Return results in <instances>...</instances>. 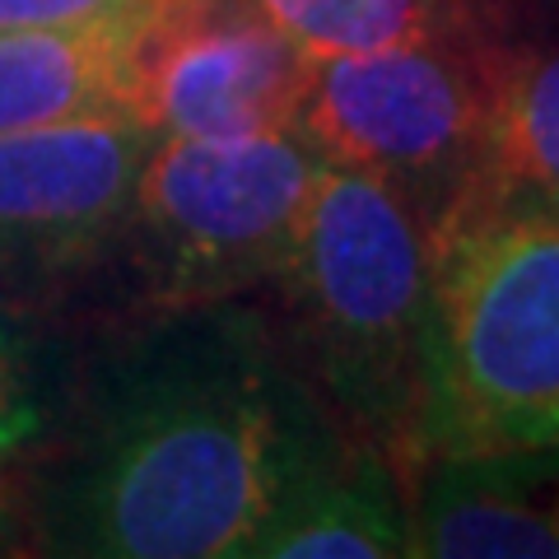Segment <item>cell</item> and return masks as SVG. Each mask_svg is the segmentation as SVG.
<instances>
[{"label": "cell", "instance_id": "obj_4", "mask_svg": "<svg viewBox=\"0 0 559 559\" xmlns=\"http://www.w3.org/2000/svg\"><path fill=\"white\" fill-rule=\"evenodd\" d=\"M318 168V150L294 127L159 135L103 252L121 275L131 312L154 318L219 304L275 280Z\"/></svg>", "mask_w": 559, "mask_h": 559}, {"label": "cell", "instance_id": "obj_10", "mask_svg": "<svg viewBox=\"0 0 559 559\" xmlns=\"http://www.w3.org/2000/svg\"><path fill=\"white\" fill-rule=\"evenodd\" d=\"M127 38L131 24L5 28L0 33V135L131 112Z\"/></svg>", "mask_w": 559, "mask_h": 559}, {"label": "cell", "instance_id": "obj_6", "mask_svg": "<svg viewBox=\"0 0 559 559\" xmlns=\"http://www.w3.org/2000/svg\"><path fill=\"white\" fill-rule=\"evenodd\" d=\"M131 112L159 135L289 131L312 75L252 0H145L131 20Z\"/></svg>", "mask_w": 559, "mask_h": 559}, {"label": "cell", "instance_id": "obj_7", "mask_svg": "<svg viewBox=\"0 0 559 559\" xmlns=\"http://www.w3.org/2000/svg\"><path fill=\"white\" fill-rule=\"evenodd\" d=\"M159 131L131 112L0 135V285L33 294L94 271Z\"/></svg>", "mask_w": 559, "mask_h": 559}, {"label": "cell", "instance_id": "obj_11", "mask_svg": "<svg viewBox=\"0 0 559 559\" xmlns=\"http://www.w3.org/2000/svg\"><path fill=\"white\" fill-rule=\"evenodd\" d=\"M312 61L480 33L471 0H252Z\"/></svg>", "mask_w": 559, "mask_h": 559}, {"label": "cell", "instance_id": "obj_8", "mask_svg": "<svg viewBox=\"0 0 559 559\" xmlns=\"http://www.w3.org/2000/svg\"><path fill=\"white\" fill-rule=\"evenodd\" d=\"M411 555L559 559V443L419 462Z\"/></svg>", "mask_w": 559, "mask_h": 559}, {"label": "cell", "instance_id": "obj_15", "mask_svg": "<svg viewBox=\"0 0 559 559\" xmlns=\"http://www.w3.org/2000/svg\"><path fill=\"white\" fill-rule=\"evenodd\" d=\"M14 536H20V509H14V499H10V485L0 480V550H10Z\"/></svg>", "mask_w": 559, "mask_h": 559}, {"label": "cell", "instance_id": "obj_12", "mask_svg": "<svg viewBox=\"0 0 559 559\" xmlns=\"http://www.w3.org/2000/svg\"><path fill=\"white\" fill-rule=\"evenodd\" d=\"M485 173L559 201V47L503 51Z\"/></svg>", "mask_w": 559, "mask_h": 559}, {"label": "cell", "instance_id": "obj_5", "mask_svg": "<svg viewBox=\"0 0 559 559\" xmlns=\"http://www.w3.org/2000/svg\"><path fill=\"white\" fill-rule=\"evenodd\" d=\"M485 33L312 61L299 131L322 164L396 187L425 224L485 168L503 70Z\"/></svg>", "mask_w": 559, "mask_h": 559}, {"label": "cell", "instance_id": "obj_13", "mask_svg": "<svg viewBox=\"0 0 559 559\" xmlns=\"http://www.w3.org/2000/svg\"><path fill=\"white\" fill-rule=\"evenodd\" d=\"M51 411H57V392H51L28 304L0 285V471L38 448Z\"/></svg>", "mask_w": 559, "mask_h": 559}, {"label": "cell", "instance_id": "obj_1", "mask_svg": "<svg viewBox=\"0 0 559 559\" xmlns=\"http://www.w3.org/2000/svg\"><path fill=\"white\" fill-rule=\"evenodd\" d=\"M349 433L238 299L140 318L57 396L20 532L38 555L224 559Z\"/></svg>", "mask_w": 559, "mask_h": 559}, {"label": "cell", "instance_id": "obj_2", "mask_svg": "<svg viewBox=\"0 0 559 559\" xmlns=\"http://www.w3.org/2000/svg\"><path fill=\"white\" fill-rule=\"evenodd\" d=\"M559 443V201L480 168L429 219L406 471Z\"/></svg>", "mask_w": 559, "mask_h": 559}, {"label": "cell", "instance_id": "obj_3", "mask_svg": "<svg viewBox=\"0 0 559 559\" xmlns=\"http://www.w3.org/2000/svg\"><path fill=\"white\" fill-rule=\"evenodd\" d=\"M280 341L326 411L406 471L429 308V224L396 187L322 164L275 271Z\"/></svg>", "mask_w": 559, "mask_h": 559}, {"label": "cell", "instance_id": "obj_9", "mask_svg": "<svg viewBox=\"0 0 559 559\" xmlns=\"http://www.w3.org/2000/svg\"><path fill=\"white\" fill-rule=\"evenodd\" d=\"M411 555V509L401 466L349 433L322 471L294 489L252 536L248 559H401Z\"/></svg>", "mask_w": 559, "mask_h": 559}, {"label": "cell", "instance_id": "obj_14", "mask_svg": "<svg viewBox=\"0 0 559 559\" xmlns=\"http://www.w3.org/2000/svg\"><path fill=\"white\" fill-rule=\"evenodd\" d=\"M145 0H0V33L5 28H98L131 24Z\"/></svg>", "mask_w": 559, "mask_h": 559}]
</instances>
